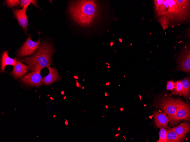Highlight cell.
Returning a JSON list of instances; mask_svg holds the SVG:
<instances>
[{
    "label": "cell",
    "mask_w": 190,
    "mask_h": 142,
    "mask_svg": "<svg viewBox=\"0 0 190 142\" xmlns=\"http://www.w3.org/2000/svg\"><path fill=\"white\" fill-rule=\"evenodd\" d=\"M154 1L156 16H166L172 27L189 21L190 0H154Z\"/></svg>",
    "instance_id": "cell-1"
},
{
    "label": "cell",
    "mask_w": 190,
    "mask_h": 142,
    "mask_svg": "<svg viewBox=\"0 0 190 142\" xmlns=\"http://www.w3.org/2000/svg\"><path fill=\"white\" fill-rule=\"evenodd\" d=\"M68 12L75 23L87 27L92 24L97 18L98 8L95 1H72L69 3Z\"/></svg>",
    "instance_id": "cell-2"
},
{
    "label": "cell",
    "mask_w": 190,
    "mask_h": 142,
    "mask_svg": "<svg viewBox=\"0 0 190 142\" xmlns=\"http://www.w3.org/2000/svg\"><path fill=\"white\" fill-rule=\"evenodd\" d=\"M54 52L53 48L51 43L47 41H42L34 55L20 60L27 65L29 72L41 71L45 67L53 65L51 56Z\"/></svg>",
    "instance_id": "cell-3"
},
{
    "label": "cell",
    "mask_w": 190,
    "mask_h": 142,
    "mask_svg": "<svg viewBox=\"0 0 190 142\" xmlns=\"http://www.w3.org/2000/svg\"><path fill=\"white\" fill-rule=\"evenodd\" d=\"M179 98H172L167 94L162 96L154 105L155 107L160 108L165 112L170 119V126L174 125V119L179 102Z\"/></svg>",
    "instance_id": "cell-4"
},
{
    "label": "cell",
    "mask_w": 190,
    "mask_h": 142,
    "mask_svg": "<svg viewBox=\"0 0 190 142\" xmlns=\"http://www.w3.org/2000/svg\"><path fill=\"white\" fill-rule=\"evenodd\" d=\"M40 42V37L37 41H34L32 40L30 35H28L26 40L16 53L17 58L32 55L37 50Z\"/></svg>",
    "instance_id": "cell-5"
},
{
    "label": "cell",
    "mask_w": 190,
    "mask_h": 142,
    "mask_svg": "<svg viewBox=\"0 0 190 142\" xmlns=\"http://www.w3.org/2000/svg\"><path fill=\"white\" fill-rule=\"evenodd\" d=\"M177 69L185 73L190 71V49L189 44H187L183 47L177 59Z\"/></svg>",
    "instance_id": "cell-6"
},
{
    "label": "cell",
    "mask_w": 190,
    "mask_h": 142,
    "mask_svg": "<svg viewBox=\"0 0 190 142\" xmlns=\"http://www.w3.org/2000/svg\"><path fill=\"white\" fill-rule=\"evenodd\" d=\"M190 110L189 104L179 98L178 107L174 119V125L178 124L181 121H190Z\"/></svg>",
    "instance_id": "cell-7"
},
{
    "label": "cell",
    "mask_w": 190,
    "mask_h": 142,
    "mask_svg": "<svg viewBox=\"0 0 190 142\" xmlns=\"http://www.w3.org/2000/svg\"><path fill=\"white\" fill-rule=\"evenodd\" d=\"M41 71L30 72L20 78V81L23 83L32 87H39L43 84Z\"/></svg>",
    "instance_id": "cell-8"
},
{
    "label": "cell",
    "mask_w": 190,
    "mask_h": 142,
    "mask_svg": "<svg viewBox=\"0 0 190 142\" xmlns=\"http://www.w3.org/2000/svg\"><path fill=\"white\" fill-rule=\"evenodd\" d=\"M12 10L15 18L17 20L19 25L26 33L28 30L27 27L28 24L26 15L27 9L22 8L20 9H14Z\"/></svg>",
    "instance_id": "cell-9"
},
{
    "label": "cell",
    "mask_w": 190,
    "mask_h": 142,
    "mask_svg": "<svg viewBox=\"0 0 190 142\" xmlns=\"http://www.w3.org/2000/svg\"><path fill=\"white\" fill-rule=\"evenodd\" d=\"M22 62L16 58V63L13 66V70L9 73V74L15 79H18L25 75L28 71V66L24 64Z\"/></svg>",
    "instance_id": "cell-10"
},
{
    "label": "cell",
    "mask_w": 190,
    "mask_h": 142,
    "mask_svg": "<svg viewBox=\"0 0 190 142\" xmlns=\"http://www.w3.org/2000/svg\"><path fill=\"white\" fill-rule=\"evenodd\" d=\"M47 68L49 71L48 74L46 76L42 77L44 85H50L60 80L61 75L56 67H51L49 66Z\"/></svg>",
    "instance_id": "cell-11"
},
{
    "label": "cell",
    "mask_w": 190,
    "mask_h": 142,
    "mask_svg": "<svg viewBox=\"0 0 190 142\" xmlns=\"http://www.w3.org/2000/svg\"><path fill=\"white\" fill-rule=\"evenodd\" d=\"M154 120L156 127L166 129L170 121L165 112L161 113L156 111L154 112Z\"/></svg>",
    "instance_id": "cell-12"
},
{
    "label": "cell",
    "mask_w": 190,
    "mask_h": 142,
    "mask_svg": "<svg viewBox=\"0 0 190 142\" xmlns=\"http://www.w3.org/2000/svg\"><path fill=\"white\" fill-rule=\"evenodd\" d=\"M8 50H5L2 53L1 59V72L5 73V67L7 65H11L14 66L16 62V58L13 59L10 57L8 55Z\"/></svg>",
    "instance_id": "cell-13"
},
{
    "label": "cell",
    "mask_w": 190,
    "mask_h": 142,
    "mask_svg": "<svg viewBox=\"0 0 190 142\" xmlns=\"http://www.w3.org/2000/svg\"><path fill=\"white\" fill-rule=\"evenodd\" d=\"M166 129L174 132L179 135H184L189 133L190 130V125L189 123L185 121L177 127L173 128L167 127Z\"/></svg>",
    "instance_id": "cell-14"
},
{
    "label": "cell",
    "mask_w": 190,
    "mask_h": 142,
    "mask_svg": "<svg viewBox=\"0 0 190 142\" xmlns=\"http://www.w3.org/2000/svg\"><path fill=\"white\" fill-rule=\"evenodd\" d=\"M168 142H181L183 141L185 135H181L174 132L166 129Z\"/></svg>",
    "instance_id": "cell-15"
},
{
    "label": "cell",
    "mask_w": 190,
    "mask_h": 142,
    "mask_svg": "<svg viewBox=\"0 0 190 142\" xmlns=\"http://www.w3.org/2000/svg\"><path fill=\"white\" fill-rule=\"evenodd\" d=\"M182 88L181 95L185 98L188 99L189 98V94L188 91V87L190 84V80L188 77H185L181 80Z\"/></svg>",
    "instance_id": "cell-16"
},
{
    "label": "cell",
    "mask_w": 190,
    "mask_h": 142,
    "mask_svg": "<svg viewBox=\"0 0 190 142\" xmlns=\"http://www.w3.org/2000/svg\"><path fill=\"white\" fill-rule=\"evenodd\" d=\"M38 1L35 0H21L20 1V6L22 8L27 9L29 5H32L41 9L38 5Z\"/></svg>",
    "instance_id": "cell-17"
},
{
    "label": "cell",
    "mask_w": 190,
    "mask_h": 142,
    "mask_svg": "<svg viewBox=\"0 0 190 142\" xmlns=\"http://www.w3.org/2000/svg\"><path fill=\"white\" fill-rule=\"evenodd\" d=\"M159 135V139L157 142H168L166 128L163 127L160 128Z\"/></svg>",
    "instance_id": "cell-18"
},
{
    "label": "cell",
    "mask_w": 190,
    "mask_h": 142,
    "mask_svg": "<svg viewBox=\"0 0 190 142\" xmlns=\"http://www.w3.org/2000/svg\"><path fill=\"white\" fill-rule=\"evenodd\" d=\"M158 21L164 30L168 28L170 23L169 20L166 16L163 15L160 16L158 19Z\"/></svg>",
    "instance_id": "cell-19"
},
{
    "label": "cell",
    "mask_w": 190,
    "mask_h": 142,
    "mask_svg": "<svg viewBox=\"0 0 190 142\" xmlns=\"http://www.w3.org/2000/svg\"><path fill=\"white\" fill-rule=\"evenodd\" d=\"M175 83V86L173 94L176 95H181L182 88L181 81H177Z\"/></svg>",
    "instance_id": "cell-20"
},
{
    "label": "cell",
    "mask_w": 190,
    "mask_h": 142,
    "mask_svg": "<svg viewBox=\"0 0 190 142\" xmlns=\"http://www.w3.org/2000/svg\"><path fill=\"white\" fill-rule=\"evenodd\" d=\"M20 3V1L19 0H7L5 1V5L8 7L10 8H13L18 6Z\"/></svg>",
    "instance_id": "cell-21"
},
{
    "label": "cell",
    "mask_w": 190,
    "mask_h": 142,
    "mask_svg": "<svg viewBox=\"0 0 190 142\" xmlns=\"http://www.w3.org/2000/svg\"><path fill=\"white\" fill-rule=\"evenodd\" d=\"M175 83L173 81L170 80L168 82L166 89L168 90H173L175 88Z\"/></svg>",
    "instance_id": "cell-22"
},
{
    "label": "cell",
    "mask_w": 190,
    "mask_h": 142,
    "mask_svg": "<svg viewBox=\"0 0 190 142\" xmlns=\"http://www.w3.org/2000/svg\"><path fill=\"white\" fill-rule=\"evenodd\" d=\"M190 84H189V87H188V91H189V93H190Z\"/></svg>",
    "instance_id": "cell-23"
},
{
    "label": "cell",
    "mask_w": 190,
    "mask_h": 142,
    "mask_svg": "<svg viewBox=\"0 0 190 142\" xmlns=\"http://www.w3.org/2000/svg\"><path fill=\"white\" fill-rule=\"evenodd\" d=\"M119 135V134L118 133H117L115 135V136L116 137H117Z\"/></svg>",
    "instance_id": "cell-24"
},
{
    "label": "cell",
    "mask_w": 190,
    "mask_h": 142,
    "mask_svg": "<svg viewBox=\"0 0 190 142\" xmlns=\"http://www.w3.org/2000/svg\"><path fill=\"white\" fill-rule=\"evenodd\" d=\"M109 84H110V82H107L106 83V85H108Z\"/></svg>",
    "instance_id": "cell-25"
},
{
    "label": "cell",
    "mask_w": 190,
    "mask_h": 142,
    "mask_svg": "<svg viewBox=\"0 0 190 142\" xmlns=\"http://www.w3.org/2000/svg\"><path fill=\"white\" fill-rule=\"evenodd\" d=\"M123 108H121L120 109V110L122 111H123Z\"/></svg>",
    "instance_id": "cell-26"
},
{
    "label": "cell",
    "mask_w": 190,
    "mask_h": 142,
    "mask_svg": "<svg viewBox=\"0 0 190 142\" xmlns=\"http://www.w3.org/2000/svg\"><path fill=\"white\" fill-rule=\"evenodd\" d=\"M118 130L119 131L120 130V128L119 127L118 128V129L117 130Z\"/></svg>",
    "instance_id": "cell-27"
},
{
    "label": "cell",
    "mask_w": 190,
    "mask_h": 142,
    "mask_svg": "<svg viewBox=\"0 0 190 142\" xmlns=\"http://www.w3.org/2000/svg\"><path fill=\"white\" fill-rule=\"evenodd\" d=\"M105 107H106V109H108V106H107V105H106Z\"/></svg>",
    "instance_id": "cell-28"
},
{
    "label": "cell",
    "mask_w": 190,
    "mask_h": 142,
    "mask_svg": "<svg viewBox=\"0 0 190 142\" xmlns=\"http://www.w3.org/2000/svg\"><path fill=\"white\" fill-rule=\"evenodd\" d=\"M105 96H107V93H105Z\"/></svg>",
    "instance_id": "cell-29"
}]
</instances>
